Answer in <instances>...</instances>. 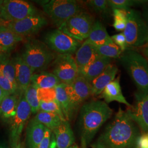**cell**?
I'll return each mask as SVG.
<instances>
[{
	"instance_id": "obj_7",
	"label": "cell",
	"mask_w": 148,
	"mask_h": 148,
	"mask_svg": "<svg viewBox=\"0 0 148 148\" xmlns=\"http://www.w3.org/2000/svg\"><path fill=\"white\" fill-rule=\"evenodd\" d=\"M95 21L90 13L82 11L70 18L58 29L79 41H85Z\"/></svg>"
},
{
	"instance_id": "obj_21",
	"label": "cell",
	"mask_w": 148,
	"mask_h": 148,
	"mask_svg": "<svg viewBox=\"0 0 148 148\" xmlns=\"http://www.w3.org/2000/svg\"><path fill=\"white\" fill-rule=\"evenodd\" d=\"M98 56L96 47L86 40L75 52L74 57L79 71L90 63Z\"/></svg>"
},
{
	"instance_id": "obj_13",
	"label": "cell",
	"mask_w": 148,
	"mask_h": 148,
	"mask_svg": "<svg viewBox=\"0 0 148 148\" xmlns=\"http://www.w3.org/2000/svg\"><path fill=\"white\" fill-rule=\"evenodd\" d=\"M47 24V21L43 16L36 14L27 17L18 21L5 23V27L21 37L31 36Z\"/></svg>"
},
{
	"instance_id": "obj_50",
	"label": "cell",
	"mask_w": 148,
	"mask_h": 148,
	"mask_svg": "<svg viewBox=\"0 0 148 148\" xmlns=\"http://www.w3.org/2000/svg\"><path fill=\"white\" fill-rule=\"evenodd\" d=\"M82 148H87V147H82Z\"/></svg>"
},
{
	"instance_id": "obj_23",
	"label": "cell",
	"mask_w": 148,
	"mask_h": 148,
	"mask_svg": "<svg viewBox=\"0 0 148 148\" xmlns=\"http://www.w3.org/2000/svg\"><path fill=\"white\" fill-rule=\"evenodd\" d=\"M87 40L96 47L113 42L106 27L98 21L93 24Z\"/></svg>"
},
{
	"instance_id": "obj_32",
	"label": "cell",
	"mask_w": 148,
	"mask_h": 148,
	"mask_svg": "<svg viewBox=\"0 0 148 148\" xmlns=\"http://www.w3.org/2000/svg\"><path fill=\"white\" fill-rule=\"evenodd\" d=\"M113 27L118 32H123L125 30L127 21V12L126 10L120 9H114Z\"/></svg>"
},
{
	"instance_id": "obj_38",
	"label": "cell",
	"mask_w": 148,
	"mask_h": 148,
	"mask_svg": "<svg viewBox=\"0 0 148 148\" xmlns=\"http://www.w3.org/2000/svg\"><path fill=\"white\" fill-rule=\"evenodd\" d=\"M52 131L46 128L45 135L43 138L42 140L38 145L37 148H49L51 139V134Z\"/></svg>"
},
{
	"instance_id": "obj_4",
	"label": "cell",
	"mask_w": 148,
	"mask_h": 148,
	"mask_svg": "<svg viewBox=\"0 0 148 148\" xmlns=\"http://www.w3.org/2000/svg\"><path fill=\"white\" fill-rule=\"evenodd\" d=\"M21 56L34 72L47 68L56 58L54 53L47 46L36 40L27 41Z\"/></svg>"
},
{
	"instance_id": "obj_22",
	"label": "cell",
	"mask_w": 148,
	"mask_h": 148,
	"mask_svg": "<svg viewBox=\"0 0 148 148\" xmlns=\"http://www.w3.org/2000/svg\"><path fill=\"white\" fill-rule=\"evenodd\" d=\"M21 94L16 92L7 95L4 98L0 104V119L1 120L10 122L15 116Z\"/></svg>"
},
{
	"instance_id": "obj_42",
	"label": "cell",
	"mask_w": 148,
	"mask_h": 148,
	"mask_svg": "<svg viewBox=\"0 0 148 148\" xmlns=\"http://www.w3.org/2000/svg\"><path fill=\"white\" fill-rule=\"evenodd\" d=\"M11 148H24V145L21 140L16 143H11Z\"/></svg>"
},
{
	"instance_id": "obj_24",
	"label": "cell",
	"mask_w": 148,
	"mask_h": 148,
	"mask_svg": "<svg viewBox=\"0 0 148 148\" xmlns=\"http://www.w3.org/2000/svg\"><path fill=\"white\" fill-rule=\"evenodd\" d=\"M23 40V37L12 32L8 27L0 26V47L7 52L11 50Z\"/></svg>"
},
{
	"instance_id": "obj_5",
	"label": "cell",
	"mask_w": 148,
	"mask_h": 148,
	"mask_svg": "<svg viewBox=\"0 0 148 148\" xmlns=\"http://www.w3.org/2000/svg\"><path fill=\"white\" fill-rule=\"evenodd\" d=\"M123 34L128 49L144 47L148 33V25L139 11L130 9L127 12L126 26Z\"/></svg>"
},
{
	"instance_id": "obj_41",
	"label": "cell",
	"mask_w": 148,
	"mask_h": 148,
	"mask_svg": "<svg viewBox=\"0 0 148 148\" xmlns=\"http://www.w3.org/2000/svg\"><path fill=\"white\" fill-rule=\"evenodd\" d=\"M49 148H57V145H56V140H55L54 134H53V132L52 133V134H51V142H50Z\"/></svg>"
},
{
	"instance_id": "obj_37",
	"label": "cell",
	"mask_w": 148,
	"mask_h": 148,
	"mask_svg": "<svg viewBox=\"0 0 148 148\" xmlns=\"http://www.w3.org/2000/svg\"><path fill=\"white\" fill-rule=\"evenodd\" d=\"M111 38L113 42L120 48L122 52L128 49L127 41L123 32L112 36Z\"/></svg>"
},
{
	"instance_id": "obj_39",
	"label": "cell",
	"mask_w": 148,
	"mask_h": 148,
	"mask_svg": "<svg viewBox=\"0 0 148 148\" xmlns=\"http://www.w3.org/2000/svg\"><path fill=\"white\" fill-rule=\"evenodd\" d=\"M138 148H148V133H142L138 140Z\"/></svg>"
},
{
	"instance_id": "obj_20",
	"label": "cell",
	"mask_w": 148,
	"mask_h": 148,
	"mask_svg": "<svg viewBox=\"0 0 148 148\" xmlns=\"http://www.w3.org/2000/svg\"><path fill=\"white\" fill-rule=\"evenodd\" d=\"M46 128L42 123L33 118L27 125L26 132L27 148H37L42 140Z\"/></svg>"
},
{
	"instance_id": "obj_11",
	"label": "cell",
	"mask_w": 148,
	"mask_h": 148,
	"mask_svg": "<svg viewBox=\"0 0 148 148\" xmlns=\"http://www.w3.org/2000/svg\"><path fill=\"white\" fill-rule=\"evenodd\" d=\"M53 63L52 73L61 83L69 84L79 76V69L72 54H59Z\"/></svg>"
},
{
	"instance_id": "obj_46",
	"label": "cell",
	"mask_w": 148,
	"mask_h": 148,
	"mask_svg": "<svg viewBox=\"0 0 148 148\" xmlns=\"http://www.w3.org/2000/svg\"><path fill=\"white\" fill-rule=\"evenodd\" d=\"M144 47H148V33L147 37V38H146L145 43V45H144V47H143V48Z\"/></svg>"
},
{
	"instance_id": "obj_18",
	"label": "cell",
	"mask_w": 148,
	"mask_h": 148,
	"mask_svg": "<svg viewBox=\"0 0 148 148\" xmlns=\"http://www.w3.org/2000/svg\"><path fill=\"white\" fill-rule=\"evenodd\" d=\"M100 95V97L103 98L107 104L112 101H117L129 108L132 107L122 93L119 76L107 85Z\"/></svg>"
},
{
	"instance_id": "obj_3",
	"label": "cell",
	"mask_w": 148,
	"mask_h": 148,
	"mask_svg": "<svg viewBox=\"0 0 148 148\" xmlns=\"http://www.w3.org/2000/svg\"><path fill=\"white\" fill-rule=\"evenodd\" d=\"M123 67L137 88L136 101L148 95V61L143 55L132 49L122 52L119 58Z\"/></svg>"
},
{
	"instance_id": "obj_40",
	"label": "cell",
	"mask_w": 148,
	"mask_h": 148,
	"mask_svg": "<svg viewBox=\"0 0 148 148\" xmlns=\"http://www.w3.org/2000/svg\"><path fill=\"white\" fill-rule=\"evenodd\" d=\"M143 17L147 24L148 25V4L145 7L143 10Z\"/></svg>"
},
{
	"instance_id": "obj_43",
	"label": "cell",
	"mask_w": 148,
	"mask_h": 148,
	"mask_svg": "<svg viewBox=\"0 0 148 148\" xmlns=\"http://www.w3.org/2000/svg\"><path fill=\"white\" fill-rule=\"evenodd\" d=\"M142 55L147 59L148 61V47L143 48L142 50Z\"/></svg>"
},
{
	"instance_id": "obj_48",
	"label": "cell",
	"mask_w": 148,
	"mask_h": 148,
	"mask_svg": "<svg viewBox=\"0 0 148 148\" xmlns=\"http://www.w3.org/2000/svg\"><path fill=\"white\" fill-rule=\"evenodd\" d=\"M0 148H8L7 147H6L5 145L3 144H0Z\"/></svg>"
},
{
	"instance_id": "obj_36",
	"label": "cell",
	"mask_w": 148,
	"mask_h": 148,
	"mask_svg": "<svg viewBox=\"0 0 148 148\" xmlns=\"http://www.w3.org/2000/svg\"><path fill=\"white\" fill-rule=\"evenodd\" d=\"M0 87L5 92L6 95H10L17 92V87L13 85L3 75L0 68Z\"/></svg>"
},
{
	"instance_id": "obj_14",
	"label": "cell",
	"mask_w": 148,
	"mask_h": 148,
	"mask_svg": "<svg viewBox=\"0 0 148 148\" xmlns=\"http://www.w3.org/2000/svg\"><path fill=\"white\" fill-rule=\"evenodd\" d=\"M126 111L140 130L148 133V95L137 100L135 106L128 108Z\"/></svg>"
},
{
	"instance_id": "obj_16",
	"label": "cell",
	"mask_w": 148,
	"mask_h": 148,
	"mask_svg": "<svg viewBox=\"0 0 148 148\" xmlns=\"http://www.w3.org/2000/svg\"><path fill=\"white\" fill-rule=\"evenodd\" d=\"M111 62V59L98 55L90 63L79 71V76L91 83L104 71Z\"/></svg>"
},
{
	"instance_id": "obj_15",
	"label": "cell",
	"mask_w": 148,
	"mask_h": 148,
	"mask_svg": "<svg viewBox=\"0 0 148 148\" xmlns=\"http://www.w3.org/2000/svg\"><path fill=\"white\" fill-rule=\"evenodd\" d=\"M12 59L15 68L16 82L18 90L24 93L30 85L34 72L24 62L21 56L18 55Z\"/></svg>"
},
{
	"instance_id": "obj_30",
	"label": "cell",
	"mask_w": 148,
	"mask_h": 148,
	"mask_svg": "<svg viewBox=\"0 0 148 148\" xmlns=\"http://www.w3.org/2000/svg\"><path fill=\"white\" fill-rule=\"evenodd\" d=\"M109 7L112 10L120 9L128 11L133 6L148 4L147 0H108Z\"/></svg>"
},
{
	"instance_id": "obj_47",
	"label": "cell",
	"mask_w": 148,
	"mask_h": 148,
	"mask_svg": "<svg viewBox=\"0 0 148 148\" xmlns=\"http://www.w3.org/2000/svg\"><path fill=\"white\" fill-rule=\"evenodd\" d=\"M5 22L2 21L1 18H0V26H2V25H5Z\"/></svg>"
},
{
	"instance_id": "obj_1",
	"label": "cell",
	"mask_w": 148,
	"mask_h": 148,
	"mask_svg": "<svg viewBox=\"0 0 148 148\" xmlns=\"http://www.w3.org/2000/svg\"><path fill=\"white\" fill-rule=\"evenodd\" d=\"M140 128L127 111L120 107L104 131L91 145L93 148H138Z\"/></svg>"
},
{
	"instance_id": "obj_25",
	"label": "cell",
	"mask_w": 148,
	"mask_h": 148,
	"mask_svg": "<svg viewBox=\"0 0 148 148\" xmlns=\"http://www.w3.org/2000/svg\"><path fill=\"white\" fill-rule=\"evenodd\" d=\"M31 83L37 88H51L56 87L61 82L53 73L42 72L34 74Z\"/></svg>"
},
{
	"instance_id": "obj_17",
	"label": "cell",
	"mask_w": 148,
	"mask_h": 148,
	"mask_svg": "<svg viewBox=\"0 0 148 148\" xmlns=\"http://www.w3.org/2000/svg\"><path fill=\"white\" fill-rule=\"evenodd\" d=\"M117 72L118 68L115 65L109 64L104 71L90 83L92 95H101L106 86L115 79Z\"/></svg>"
},
{
	"instance_id": "obj_26",
	"label": "cell",
	"mask_w": 148,
	"mask_h": 148,
	"mask_svg": "<svg viewBox=\"0 0 148 148\" xmlns=\"http://www.w3.org/2000/svg\"><path fill=\"white\" fill-rule=\"evenodd\" d=\"M65 84L60 83L56 87V101L62 109L66 120L69 121L73 114L71 109L68 96L65 91Z\"/></svg>"
},
{
	"instance_id": "obj_2",
	"label": "cell",
	"mask_w": 148,
	"mask_h": 148,
	"mask_svg": "<svg viewBox=\"0 0 148 148\" xmlns=\"http://www.w3.org/2000/svg\"><path fill=\"white\" fill-rule=\"evenodd\" d=\"M112 112V109L103 101H90L82 106L79 117L81 148L87 147L90 144L102 125L110 118Z\"/></svg>"
},
{
	"instance_id": "obj_34",
	"label": "cell",
	"mask_w": 148,
	"mask_h": 148,
	"mask_svg": "<svg viewBox=\"0 0 148 148\" xmlns=\"http://www.w3.org/2000/svg\"><path fill=\"white\" fill-rule=\"evenodd\" d=\"M37 94L40 102L56 101V87L51 88H38Z\"/></svg>"
},
{
	"instance_id": "obj_9",
	"label": "cell",
	"mask_w": 148,
	"mask_h": 148,
	"mask_svg": "<svg viewBox=\"0 0 148 148\" xmlns=\"http://www.w3.org/2000/svg\"><path fill=\"white\" fill-rule=\"evenodd\" d=\"M45 40L48 47L59 54H73L82 44L81 41L59 29L48 32Z\"/></svg>"
},
{
	"instance_id": "obj_12",
	"label": "cell",
	"mask_w": 148,
	"mask_h": 148,
	"mask_svg": "<svg viewBox=\"0 0 148 148\" xmlns=\"http://www.w3.org/2000/svg\"><path fill=\"white\" fill-rule=\"evenodd\" d=\"M32 114L31 108L25 99L24 93H22L17 106L16 115L10 121L11 144L16 143L21 140L23 129Z\"/></svg>"
},
{
	"instance_id": "obj_8",
	"label": "cell",
	"mask_w": 148,
	"mask_h": 148,
	"mask_svg": "<svg viewBox=\"0 0 148 148\" xmlns=\"http://www.w3.org/2000/svg\"><path fill=\"white\" fill-rule=\"evenodd\" d=\"M37 10L32 3L22 0L3 1L0 5V18L7 23L18 21L37 14Z\"/></svg>"
},
{
	"instance_id": "obj_45",
	"label": "cell",
	"mask_w": 148,
	"mask_h": 148,
	"mask_svg": "<svg viewBox=\"0 0 148 148\" xmlns=\"http://www.w3.org/2000/svg\"><path fill=\"white\" fill-rule=\"evenodd\" d=\"M6 52H7L6 51H5L4 49L0 47V56L3 55L4 53H6Z\"/></svg>"
},
{
	"instance_id": "obj_44",
	"label": "cell",
	"mask_w": 148,
	"mask_h": 148,
	"mask_svg": "<svg viewBox=\"0 0 148 148\" xmlns=\"http://www.w3.org/2000/svg\"><path fill=\"white\" fill-rule=\"evenodd\" d=\"M5 96H7L6 94L5 93V92L0 87V104L2 102V100L4 99V98Z\"/></svg>"
},
{
	"instance_id": "obj_31",
	"label": "cell",
	"mask_w": 148,
	"mask_h": 148,
	"mask_svg": "<svg viewBox=\"0 0 148 148\" xmlns=\"http://www.w3.org/2000/svg\"><path fill=\"white\" fill-rule=\"evenodd\" d=\"M96 51L98 55L110 59L119 58L122 53L120 48L114 42L97 47Z\"/></svg>"
},
{
	"instance_id": "obj_27",
	"label": "cell",
	"mask_w": 148,
	"mask_h": 148,
	"mask_svg": "<svg viewBox=\"0 0 148 148\" xmlns=\"http://www.w3.org/2000/svg\"><path fill=\"white\" fill-rule=\"evenodd\" d=\"M34 119L52 131L58 127L63 122L58 115L41 110L37 112Z\"/></svg>"
},
{
	"instance_id": "obj_49",
	"label": "cell",
	"mask_w": 148,
	"mask_h": 148,
	"mask_svg": "<svg viewBox=\"0 0 148 148\" xmlns=\"http://www.w3.org/2000/svg\"><path fill=\"white\" fill-rule=\"evenodd\" d=\"M71 148H79L77 145H74V146Z\"/></svg>"
},
{
	"instance_id": "obj_35",
	"label": "cell",
	"mask_w": 148,
	"mask_h": 148,
	"mask_svg": "<svg viewBox=\"0 0 148 148\" xmlns=\"http://www.w3.org/2000/svg\"><path fill=\"white\" fill-rule=\"evenodd\" d=\"M87 6L98 13H106L109 8L108 0H90L86 2Z\"/></svg>"
},
{
	"instance_id": "obj_6",
	"label": "cell",
	"mask_w": 148,
	"mask_h": 148,
	"mask_svg": "<svg viewBox=\"0 0 148 148\" xmlns=\"http://www.w3.org/2000/svg\"><path fill=\"white\" fill-rule=\"evenodd\" d=\"M42 8L58 29L70 18L83 11L79 2L75 0L46 1Z\"/></svg>"
},
{
	"instance_id": "obj_10",
	"label": "cell",
	"mask_w": 148,
	"mask_h": 148,
	"mask_svg": "<svg viewBox=\"0 0 148 148\" xmlns=\"http://www.w3.org/2000/svg\"><path fill=\"white\" fill-rule=\"evenodd\" d=\"M65 88L68 96L73 114L77 111L85 101L92 95L90 83L80 76L73 82L65 84Z\"/></svg>"
},
{
	"instance_id": "obj_19",
	"label": "cell",
	"mask_w": 148,
	"mask_h": 148,
	"mask_svg": "<svg viewBox=\"0 0 148 148\" xmlns=\"http://www.w3.org/2000/svg\"><path fill=\"white\" fill-rule=\"evenodd\" d=\"M52 132L54 134L57 148H71L74 146V133L68 121L62 122Z\"/></svg>"
},
{
	"instance_id": "obj_28",
	"label": "cell",
	"mask_w": 148,
	"mask_h": 148,
	"mask_svg": "<svg viewBox=\"0 0 148 148\" xmlns=\"http://www.w3.org/2000/svg\"><path fill=\"white\" fill-rule=\"evenodd\" d=\"M37 87L32 84L28 86L24 92L25 99L31 108L32 114H36L40 111V101L37 94Z\"/></svg>"
},
{
	"instance_id": "obj_33",
	"label": "cell",
	"mask_w": 148,
	"mask_h": 148,
	"mask_svg": "<svg viewBox=\"0 0 148 148\" xmlns=\"http://www.w3.org/2000/svg\"><path fill=\"white\" fill-rule=\"evenodd\" d=\"M40 110L56 114L58 115L63 121H66L57 101L51 102H40Z\"/></svg>"
},
{
	"instance_id": "obj_29",
	"label": "cell",
	"mask_w": 148,
	"mask_h": 148,
	"mask_svg": "<svg viewBox=\"0 0 148 148\" xmlns=\"http://www.w3.org/2000/svg\"><path fill=\"white\" fill-rule=\"evenodd\" d=\"M0 68L5 77L11 81L13 85L17 87L16 82L15 68L13 59L9 58L4 54L0 56Z\"/></svg>"
}]
</instances>
